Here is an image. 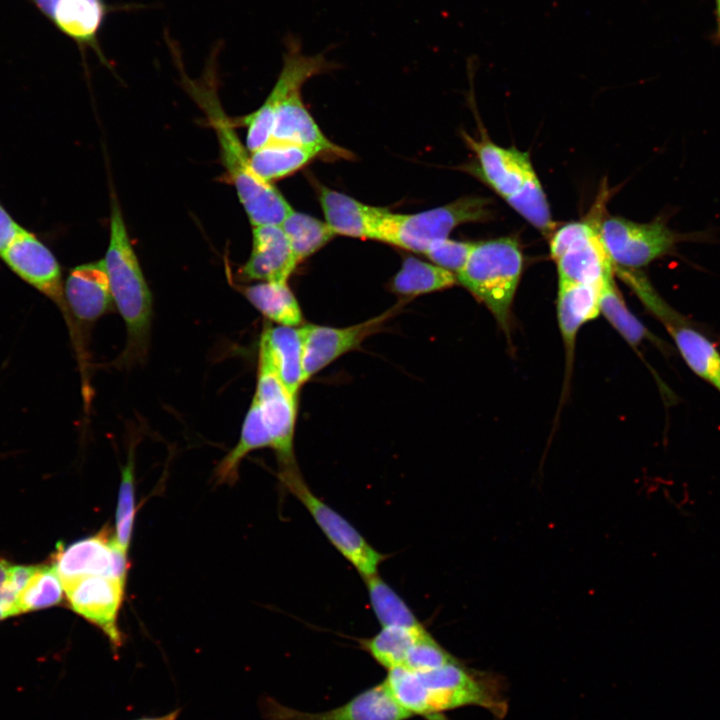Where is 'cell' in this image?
<instances>
[{
    "label": "cell",
    "mask_w": 720,
    "mask_h": 720,
    "mask_svg": "<svg viewBox=\"0 0 720 720\" xmlns=\"http://www.w3.org/2000/svg\"><path fill=\"white\" fill-rule=\"evenodd\" d=\"M188 89L205 111L220 146L224 166L253 226L280 225L293 211L281 192L252 169L250 156L217 99L209 76L203 82L186 81Z\"/></svg>",
    "instance_id": "6da1fadb"
},
{
    "label": "cell",
    "mask_w": 720,
    "mask_h": 720,
    "mask_svg": "<svg viewBox=\"0 0 720 720\" xmlns=\"http://www.w3.org/2000/svg\"><path fill=\"white\" fill-rule=\"evenodd\" d=\"M103 261L113 302L128 332L125 354L127 357L142 355L149 336L152 296L115 199L111 205L110 237Z\"/></svg>",
    "instance_id": "7a4b0ae2"
},
{
    "label": "cell",
    "mask_w": 720,
    "mask_h": 720,
    "mask_svg": "<svg viewBox=\"0 0 720 720\" xmlns=\"http://www.w3.org/2000/svg\"><path fill=\"white\" fill-rule=\"evenodd\" d=\"M522 269L523 256L518 242L511 237H502L475 242L456 278L508 331Z\"/></svg>",
    "instance_id": "3957f363"
},
{
    "label": "cell",
    "mask_w": 720,
    "mask_h": 720,
    "mask_svg": "<svg viewBox=\"0 0 720 720\" xmlns=\"http://www.w3.org/2000/svg\"><path fill=\"white\" fill-rule=\"evenodd\" d=\"M491 216L490 199L479 196H465L413 214L378 207L374 240L425 254L433 242L448 238L459 225L486 221Z\"/></svg>",
    "instance_id": "277c9868"
},
{
    "label": "cell",
    "mask_w": 720,
    "mask_h": 720,
    "mask_svg": "<svg viewBox=\"0 0 720 720\" xmlns=\"http://www.w3.org/2000/svg\"><path fill=\"white\" fill-rule=\"evenodd\" d=\"M417 673L426 720H447L444 712L466 706L485 708L497 719L506 713L504 681L493 673L475 670L458 659L436 670Z\"/></svg>",
    "instance_id": "5b68a950"
},
{
    "label": "cell",
    "mask_w": 720,
    "mask_h": 720,
    "mask_svg": "<svg viewBox=\"0 0 720 720\" xmlns=\"http://www.w3.org/2000/svg\"><path fill=\"white\" fill-rule=\"evenodd\" d=\"M604 248L616 268L639 270L654 260L676 253L678 244L713 240L711 231L683 233L668 227L664 218L638 223L606 217L598 225Z\"/></svg>",
    "instance_id": "8992f818"
},
{
    "label": "cell",
    "mask_w": 720,
    "mask_h": 720,
    "mask_svg": "<svg viewBox=\"0 0 720 720\" xmlns=\"http://www.w3.org/2000/svg\"><path fill=\"white\" fill-rule=\"evenodd\" d=\"M597 223L569 222L550 235V254L559 281L601 286L613 278L614 266L601 241Z\"/></svg>",
    "instance_id": "52a82bcc"
},
{
    "label": "cell",
    "mask_w": 720,
    "mask_h": 720,
    "mask_svg": "<svg viewBox=\"0 0 720 720\" xmlns=\"http://www.w3.org/2000/svg\"><path fill=\"white\" fill-rule=\"evenodd\" d=\"M630 288L665 327L690 370L720 393V352L716 345L688 318L671 307L647 277L635 280Z\"/></svg>",
    "instance_id": "ba28073f"
},
{
    "label": "cell",
    "mask_w": 720,
    "mask_h": 720,
    "mask_svg": "<svg viewBox=\"0 0 720 720\" xmlns=\"http://www.w3.org/2000/svg\"><path fill=\"white\" fill-rule=\"evenodd\" d=\"M280 482L313 517L335 549L356 569L363 579L378 573L387 558L375 550L337 511L319 499L304 481L298 468L279 474Z\"/></svg>",
    "instance_id": "9c48e42d"
},
{
    "label": "cell",
    "mask_w": 720,
    "mask_h": 720,
    "mask_svg": "<svg viewBox=\"0 0 720 720\" xmlns=\"http://www.w3.org/2000/svg\"><path fill=\"white\" fill-rule=\"evenodd\" d=\"M331 64L322 55L301 52L297 41L289 40L279 77L264 103L242 119L247 126L246 148L253 152L271 140L274 117L281 103L311 77L327 71Z\"/></svg>",
    "instance_id": "30bf717a"
},
{
    "label": "cell",
    "mask_w": 720,
    "mask_h": 720,
    "mask_svg": "<svg viewBox=\"0 0 720 720\" xmlns=\"http://www.w3.org/2000/svg\"><path fill=\"white\" fill-rule=\"evenodd\" d=\"M265 425L269 431L280 471L298 468L293 453L297 400L279 379L268 355L259 348V365L256 393Z\"/></svg>",
    "instance_id": "8fae6325"
},
{
    "label": "cell",
    "mask_w": 720,
    "mask_h": 720,
    "mask_svg": "<svg viewBox=\"0 0 720 720\" xmlns=\"http://www.w3.org/2000/svg\"><path fill=\"white\" fill-rule=\"evenodd\" d=\"M125 583L101 575L85 576L63 583L72 610L104 633L114 656H118L124 643V636L118 627V614Z\"/></svg>",
    "instance_id": "7c38bea8"
},
{
    "label": "cell",
    "mask_w": 720,
    "mask_h": 720,
    "mask_svg": "<svg viewBox=\"0 0 720 720\" xmlns=\"http://www.w3.org/2000/svg\"><path fill=\"white\" fill-rule=\"evenodd\" d=\"M53 566L62 583L85 576H108L126 582L127 551L117 543L107 529L69 545L58 543Z\"/></svg>",
    "instance_id": "4fadbf2b"
},
{
    "label": "cell",
    "mask_w": 720,
    "mask_h": 720,
    "mask_svg": "<svg viewBox=\"0 0 720 720\" xmlns=\"http://www.w3.org/2000/svg\"><path fill=\"white\" fill-rule=\"evenodd\" d=\"M259 707L265 720H407L412 717L394 700L384 681L323 712L299 711L271 697H263Z\"/></svg>",
    "instance_id": "5bb4252c"
},
{
    "label": "cell",
    "mask_w": 720,
    "mask_h": 720,
    "mask_svg": "<svg viewBox=\"0 0 720 720\" xmlns=\"http://www.w3.org/2000/svg\"><path fill=\"white\" fill-rule=\"evenodd\" d=\"M1 257L21 279L65 306L60 266L52 252L33 234L21 229Z\"/></svg>",
    "instance_id": "9a60e30c"
},
{
    "label": "cell",
    "mask_w": 720,
    "mask_h": 720,
    "mask_svg": "<svg viewBox=\"0 0 720 720\" xmlns=\"http://www.w3.org/2000/svg\"><path fill=\"white\" fill-rule=\"evenodd\" d=\"M389 315L390 312H387L363 323L344 328L313 324L300 327L304 383L340 356L359 346Z\"/></svg>",
    "instance_id": "2e32d148"
},
{
    "label": "cell",
    "mask_w": 720,
    "mask_h": 720,
    "mask_svg": "<svg viewBox=\"0 0 720 720\" xmlns=\"http://www.w3.org/2000/svg\"><path fill=\"white\" fill-rule=\"evenodd\" d=\"M465 139L477 156L479 175L504 200L536 173L527 152L501 147L486 136L475 140L466 135Z\"/></svg>",
    "instance_id": "e0dca14e"
},
{
    "label": "cell",
    "mask_w": 720,
    "mask_h": 720,
    "mask_svg": "<svg viewBox=\"0 0 720 720\" xmlns=\"http://www.w3.org/2000/svg\"><path fill=\"white\" fill-rule=\"evenodd\" d=\"M250 258L242 268L249 280L287 282L298 265L280 225L253 226Z\"/></svg>",
    "instance_id": "ac0fdd59"
},
{
    "label": "cell",
    "mask_w": 720,
    "mask_h": 720,
    "mask_svg": "<svg viewBox=\"0 0 720 720\" xmlns=\"http://www.w3.org/2000/svg\"><path fill=\"white\" fill-rule=\"evenodd\" d=\"M271 140L310 147L318 150L321 155L351 157L349 151L334 144L324 135L304 106L300 90L291 93L277 109Z\"/></svg>",
    "instance_id": "d6986e66"
},
{
    "label": "cell",
    "mask_w": 720,
    "mask_h": 720,
    "mask_svg": "<svg viewBox=\"0 0 720 720\" xmlns=\"http://www.w3.org/2000/svg\"><path fill=\"white\" fill-rule=\"evenodd\" d=\"M65 302L81 321L92 322L111 309L113 298L103 259L73 268L65 283Z\"/></svg>",
    "instance_id": "ffe728a7"
},
{
    "label": "cell",
    "mask_w": 720,
    "mask_h": 720,
    "mask_svg": "<svg viewBox=\"0 0 720 720\" xmlns=\"http://www.w3.org/2000/svg\"><path fill=\"white\" fill-rule=\"evenodd\" d=\"M325 222L335 235L373 239L378 207L316 183Z\"/></svg>",
    "instance_id": "44dd1931"
},
{
    "label": "cell",
    "mask_w": 720,
    "mask_h": 720,
    "mask_svg": "<svg viewBox=\"0 0 720 720\" xmlns=\"http://www.w3.org/2000/svg\"><path fill=\"white\" fill-rule=\"evenodd\" d=\"M268 355L279 379L297 400L303 380V342L300 327L275 326L266 328L260 347Z\"/></svg>",
    "instance_id": "7402d4cb"
},
{
    "label": "cell",
    "mask_w": 720,
    "mask_h": 720,
    "mask_svg": "<svg viewBox=\"0 0 720 720\" xmlns=\"http://www.w3.org/2000/svg\"><path fill=\"white\" fill-rule=\"evenodd\" d=\"M600 287L591 284L559 281L557 315L559 328L568 354H572L576 335L599 313Z\"/></svg>",
    "instance_id": "603a6c76"
},
{
    "label": "cell",
    "mask_w": 720,
    "mask_h": 720,
    "mask_svg": "<svg viewBox=\"0 0 720 720\" xmlns=\"http://www.w3.org/2000/svg\"><path fill=\"white\" fill-rule=\"evenodd\" d=\"M319 155L318 150L310 147L271 140L251 152L250 164L262 180L271 183L299 170Z\"/></svg>",
    "instance_id": "cb8c5ba5"
},
{
    "label": "cell",
    "mask_w": 720,
    "mask_h": 720,
    "mask_svg": "<svg viewBox=\"0 0 720 720\" xmlns=\"http://www.w3.org/2000/svg\"><path fill=\"white\" fill-rule=\"evenodd\" d=\"M104 16L103 0H58L51 20L73 40L95 47Z\"/></svg>",
    "instance_id": "d4e9b609"
},
{
    "label": "cell",
    "mask_w": 720,
    "mask_h": 720,
    "mask_svg": "<svg viewBox=\"0 0 720 720\" xmlns=\"http://www.w3.org/2000/svg\"><path fill=\"white\" fill-rule=\"evenodd\" d=\"M243 293L258 311L278 325L301 324V309L287 282L263 281L245 287Z\"/></svg>",
    "instance_id": "484cf974"
},
{
    "label": "cell",
    "mask_w": 720,
    "mask_h": 720,
    "mask_svg": "<svg viewBox=\"0 0 720 720\" xmlns=\"http://www.w3.org/2000/svg\"><path fill=\"white\" fill-rule=\"evenodd\" d=\"M271 447L272 440L265 425L258 401L253 398L243 422L237 445L222 459L216 468L218 483L233 484L238 478L239 464L251 451Z\"/></svg>",
    "instance_id": "4316f807"
},
{
    "label": "cell",
    "mask_w": 720,
    "mask_h": 720,
    "mask_svg": "<svg viewBox=\"0 0 720 720\" xmlns=\"http://www.w3.org/2000/svg\"><path fill=\"white\" fill-rule=\"evenodd\" d=\"M454 273L418 258L406 257L392 281V290L404 296H418L452 287Z\"/></svg>",
    "instance_id": "83f0119b"
},
{
    "label": "cell",
    "mask_w": 720,
    "mask_h": 720,
    "mask_svg": "<svg viewBox=\"0 0 720 720\" xmlns=\"http://www.w3.org/2000/svg\"><path fill=\"white\" fill-rule=\"evenodd\" d=\"M599 310L633 347L638 346L643 340H649L658 347L666 348L665 344L630 312L613 278L606 280L600 287Z\"/></svg>",
    "instance_id": "f1b7e54d"
},
{
    "label": "cell",
    "mask_w": 720,
    "mask_h": 720,
    "mask_svg": "<svg viewBox=\"0 0 720 720\" xmlns=\"http://www.w3.org/2000/svg\"><path fill=\"white\" fill-rule=\"evenodd\" d=\"M426 632L428 631L425 627H382L374 636L360 639L359 645L377 664L388 671L403 666L410 649Z\"/></svg>",
    "instance_id": "f546056e"
},
{
    "label": "cell",
    "mask_w": 720,
    "mask_h": 720,
    "mask_svg": "<svg viewBox=\"0 0 720 720\" xmlns=\"http://www.w3.org/2000/svg\"><path fill=\"white\" fill-rule=\"evenodd\" d=\"M372 610L382 627L424 628L405 601L380 576L364 579Z\"/></svg>",
    "instance_id": "4dcf8cb0"
},
{
    "label": "cell",
    "mask_w": 720,
    "mask_h": 720,
    "mask_svg": "<svg viewBox=\"0 0 720 720\" xmlns=\"http://www.w3.org/2000/svg\"><path fill=\"white\" fill-rule=\"evenodd\" d=\"M280 226L298 264L325 246L335 236L325 221L294 210Z\"/></svg>",
    "instance_id": "1f68e13d"
},
{
    "label": "cell",
    "mask_w": 720,
    "mask_h": 720,
    "mask_svg": "<svg viewBox=\"0 0 720 720\" xmlns=\"http://www.w3.org/2000/svg\"><path fill=\"white\" fill-rule=\"evenodd\" d=\"M505 201L545 236H550L554 231L549 204L536 173Z\"/></svg>",
    "instance_id": "d6a6232c"
},
{
    "label": "cell",
    "mask_w": 720,
    "mask_h": 720,
    "mask_svg": "<svg viewBox=\"0 0 720 720\" xmlns=\"http://www.w3.org/2000/svg\"><path fill=\"white\" fill-rule=\"evenodd\" d=\"M63 592L54 566H38L18 597L19 613L55 606L63 600Z\"/></svg>",
    "instance_id": "836d02e7"
},
{
    "label": "cell",
    "mask_w": 720,
    "mask_h": 720,
    "mask_svg": "<svg viewBox=\"0 0 720 720\" xmlns=\"http://www.w3.org/2000/svg\"><path fill=\"white\" fill-rule=\"evenodd\" d=\"M133 463V451L131 450L128 461L122 469L114 534L118 545L125 551L130 545L136 513Z\"/></svg>",
    "instance_id": "e575fe53"
},
{
    "label": "cell",
    "mask_w": 720,
    "mask_h": 720,
    "mask_svg": "<svg viewBox=\"0 0 720 720\" xmlns=\"http://www.w3.org/2000/svg\"><path fill=\"white\" fill-rule=\"evenodd\" d=\"M455 660H457L455 656L441 646L429 632H426L410 649L401 667L425 673L441 668Z\"/></svg>",
    "instance_id": "d590c367"
},
{
    "label": "cell",
    "mask_w": 720,
    "mask_h": 720,
    "mask_svg": "<svg viewBox=\"0 0 720 720\" xmlns=\"http://www.w3.org/2000/svg\"><path fill=\"white\" fill-rule=\"evenodd\" d=\"M475 242L449 238L433 242L425 254L433 264L458 274L465 266Z\"/></svg>",
    "instance_id": "8d00e7d4"
},
{
    "label": "cell",
    "mask_w": 720,
    "mask_h": 720,
    "mask_svg": "<svg viewBox=\"0 0 720 720\" xmlns=\"http://www.w3.org/2000/svg\"><path fill=\"white\" fill-rule=\"evenodd\" d=\"M12 564L0 557V605L11 613L18 615V597L10 587V571Z\"/></svg>",
    "instance_id": "74e56055"
},
{
    "label": "cell",
    "mask_w": 720,
    "mask_h": 720,
    "mask_svg": "<svg viewBox=\"0 0 720 720\" xmlns=\"http://www.w3.org/2000/svg\"><path fill=\"white\" fill-rule=\"evenodd\" d=\"M21 229L0 204V255L11 244Z\"/></svg>",
    "instance_id": "f35d334b"
},
{
    "label": "cell",
    "mask_w": 720,
    "mask_h": 720,
    "mask_svg": "<svg viewBox=\"0 0 720 720\" xmlns=\"http://www.w3.org/2000/svg\"><path fill=\"white\" fill-rule=\"evenodd\" d=\"M57 1L58 0H34L38 8L50 19H52Z\"/></svg>",
    "instance_id": "ab89813d"
},
{
    "label": "cell",
    "mask_w": 720,
    "mask_h": 720,
    "mask_svg": "<svg viewBox=\"0 0 720 720\" xmlns=\"http://www.w3.org/2000/svg\"><path fill=\"white\" fill-rule=\"evenodd\" d=\"M181 710V708H176L161 716L141 717L135 720H177L180 716Z\"/></svg>",
    "instance_id": "60d3db41"
},
{
    "label": "cell",
    "mask_w": 720,
    "mask_h": 720,
    "mask_svg": "<svg viewBox=\"0 0 720 720\" xmlns=\"http://www.w3.org/2000/svg\"><path fill=\"white\" fill-rule=\"evenodd\" d=\"M716 20L717 26L713 35V40L716 42H720V0H716Z\"/></svg>",
    "instance_id": "b9f144b4"
},
{
    "label": "cell",
    "mask_w": 720,
    "mask_h": 720,
    "mask_svg": "<svg viewBox=\"0 0 720 720\" xmlns=\"http://www.w3.org/2000/svg\"><path fill=\"white\" fill-rule=\"evenodd\" d=\"M10 616H12L11 613L0 605V621Z\"/></svg>",
    "instance_id": "7bdbcfd3"
}]
</instances>
